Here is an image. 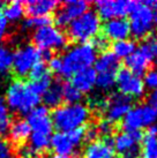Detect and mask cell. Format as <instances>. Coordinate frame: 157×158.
Masks as SVG:
<instances>
[{
	"label": "cell",
	"instance_id": "44",
	"mask_svg": "<svg viewBox=\"0 0 157 158\" xmlns=\"http://www.w3.org/2000/svg\"><path fill=\"white\" fill-rule=\"evenodd\" d=\"M52 158H78L75 155H72V156H60V155H56V156H53Z\"/></svg>",
	"mask_w": 157,
	"mask_h": 158
},
{
	"label": "cell",
	"instance_id": "10",
	"mask_svg": "<svg viewBox=\"0 0 157 158\" xmlns=\"http://www.w3.org/2000/svg\"><path fill=\"white\" fill-rule=\"evenodd\" d=\"M116 83L120 94L131 98H141L144 94V84L141 77L136 76L125 66H120L116 74Z\"/></svg>",
	"mask_w": 157,
	"mask_h": 158
},
{
	"label": "cell",
	"instance_id": "34",
	"mask_svg": "<svg viewBox=\"0 0 157 158\" xmlns=\"http://www.w3.org/2000/svg\"><path fill=\"white\" fill-rule=\"evenodd\" d=\"M50 69H49L48 65L44 61H38L37 64L34 65V67L30 69L29 72V77H30L31 81H37V80H40L50 75Z\"/></svg>",
	"mask_w": 157,
	"mask_h": 158
},
{
	"label": "cell",
	"instance_id": "46",
	"mask_svg": "<svg viewBox=\"0 0 157 158\" xmlns=\"http://www.w3.org/2000/svg\"><path fill=\"white\" fill-rule=\"evenodd\" d=\"M112 158H114V157H112Z\"/></svg>",
	"mask_w": 157,
	"mask_h": 158
},
{
	"label": "cell",
	"instance_id": "27",
	"mask_svg": "<svg viewBox=\"0 0 157 158\" xmlns=\"http://www.w3.org/2000/svg\"><path fill=\"white\" fill-rule=\"evenodd\" d=\"M24 4L21 1H12L9 4H6L4 8V18L7 21H19L24 14Z\"/></svg>",
	"mask_w": 157,
	"mask_h": 158
},
{
	"label": "cell",
	"instance_id": "37",
	"mask_svg": "<svg viewBox=\"0 0 157 158\" xmlns=\"http://www.w3.org/2000/svg\"><path fill=\"white\" fill-rule=\"evenodd\" d=\"M18 156L20 158H40L42 155L34 150L29 144H24L19 147L18 150Z\"/></svg>",
	"mask_w": 157,
	"mask_h": 158
},
{
	"label": "cell",
	"instance_id": "6",
	"mask_svg": "<svg viewBox=\"0 0 157 158\" xmlns=\"http://www.w3.org/2000/svg\"><path fill=\"white\" fill-rule=\"evenodd\" d=\"M32 42L35 44L34 46L40 51L48 50L53 52L57 50L65 48L68 43V38L60 29L52 26H46L36 29L32 35Z\"/></svg>",
	"mask_w": 157,
	"mask_h": 158
},
{
	"label": "cell",
	"instance_id": "19",
	"mask_svg": "<svg viewBox=\"0 0 157 158\" xmlns=\"http://www.w3.org/2000/svg\"><path fill=\"white\" fill-rule=\"evenodd\" d=\"M8 131L11 142L18 148L24 144V142L28 140V137L31 134V129L29 127V125L27 123V120H23V119L14 120V123H11V127Z\"/></svg>",
	"mask_w": 157,
	"mask_h": 158
},
{
	"label": "cell",
	"instance_id": "43",
	"mask_svg": "<svg viewBox=\"0 0 157 158\" xmlns=\"http://www.w3.org/2000/svg\"><path fill=\"white\" fill-rule=\"evenodd\" d=\"M142 4L151 9L154 13H157V0H154V1L153 0H146V1H142Z\"/></svg>",
	"mask_w": 157,
	"mask_h": 158
},
{
	"label": "cell",
	"instance_id": "18",
	"mask_svg": "<svg viewBox=\"0 0 157 158\" xmlns=\"http://www.w3.org/2000/svg\"><path fill=\"white\" fill-rule=\"evenodd\" d=\"M50 147L57 155L60 156H72L74 154L75 149L78 145L74 143L73 139L67 133L57 132L51 137L50 141Z\"/></svg>",
	"mask_w": 157,
	"mask_h": 158
},
{
	"label": "cell",
	"instance_id": "2",
	"mask_svg": "<svg viewBox=\"0 0 157 158\" xmlns=\"http://www.w3.org/2000/svg\"><path fill=\"white\" fill-rule=\"evenodd\" d=\"M96 61V51L89 43L74 46L61 58L60 75L64 77H72L75 73L89 68Z\"/></svg>",
	"mask_w": 157,
	"mask_h": 158
},
{
	"label": "cell",
	"instance_id": "31",
	"mask_svg": "<svg viewBox=\"0 0 157 158\" xmlns=\"http://www.w3.org/2000/svg\"><path fill=\"white\" fill-rule=\"evenodd\" d=\"M12 118L6 102L0 97V134H5L11 127Z\"/></svg>",
	"mask_w": 157,
	"mask_h": 158
},
{
	"label": "cell",
	"instance_id": "26",
	"mask_svg": "<svg viewBox=\"0 0 157 158\" xmlns=\"http://www.w3.org/2000/svg\"><path fill=\"white\" fill-rule=\"evenodd\" d=\"M141 145V158H157V136L143 133Z\"/></svg>",
	"mask_w": 157,
	"mask_h": 158
},
{
	"label": "cell",
	"instance_id": "35",
	"mask_svg": "<svg viewBox=\"0 0 157 158\" xmlns=\"http://www.w3.org/2000/svg\"><path fill=\"white\" fill-rule=\"evenodd\" d=\"M89 44L91 45L92 48H95V51H98L100 53H104L106 52L110 48V40L105 37L102 31L97 36H95L94 38L90 40V43Z\"/></svg>",
	"mask_w": 157,
	"mask_h": 158
},
{
	"label": "cell",
	"instance_id": "42",
	"mask_svg": "<svg viewBox=\"0 0 157 158\" xmlns=\"http://www.w3.org/2000/svg\"><path fill=\"white\" fill-rule=\"evenodd\" d=\"M147 102H148V105L157 111V90H154L153 92L149 94L147 97Z\"/></svg>",
	"mask_w": 157,
	"mask_h": 158
},
{
	"label": "cell",
	"instance_id": "40",
	"mask_svg": "<svg viewBox=\"0 0 157 158\" xmlns=\"http://www.w3.org/2000/svg\"><path fill=\"white\" fill-rule=\"evenodd\" d=\"M61 66H62V62H61L60 57H53L52 59L49 61V69L54 72L56 74L60 75Z\"/></svg>",
	"mask_w": 157,
	"mask_h": 158
},
{
	"label": "cell",
	"instance_id": "1",
	"mask_svg": "<svg viewBox=\"0 0 157 158\" xmlns=\"http://www.w3.org/2000/svg\"><path fill=\"white\" fill-rule=\"evenodd\" d=\"M90 119V110L81 103L66 104L54 109L51 114L53 127L58 132L67 133L76 128L83 127V125Z\"/></svg>",
	"mask_w": 157,
	"mask_h": 158
},
{
	"label": "cell",
	"instance_id": "20",
	"mask_svg": "<svg viewBox=\"0 0 157 158\" xmlns=\"http://www.w3.org/2000/svg\"><path fill=\"white\" fill-rule=\"evenodd\" d=\"M26 8L24 10L27 14L34 16H43V15H50V13L57 8L60 2L54 0H30L24 2Z\"/></svg>",
	"mask_w": 157,
	"mask_h": 158
},
{
	"label": "cell",
	"instance_id": "30",
	"mask_svg": "<svg viewBox=\"0 0 157 158\" xmlns=\"http://www.w3.org/2000/svg\"><path fill=\"white\" fill-rule=\"evenodd\" d=\"M62 98L66 104H78L82 101L83 95L70 83H62Z\"/></svg>",
	"mask_w": 157,
	"mask_h": 158
},
{
	"label": "cell",
	"instance_id": "3",
	"mask_svg": "<svg viewBox=\"0 0 157 158\" xmlns=\"http://www.w3.org/2000/svg\"><path fill=\"white\" fill-rule=\"evenodd\" d=\"M6 103L12 110L22 114H28L40 103V96L31 91L28 83L22 80H15L7 89Z\"/></svg>",
	"mask_w": 157,
	"mask_h": 158
},
{
	"label": "cell",
	"instance_id": "24",
	"mask_svg": "<svg viewBox=\"0 0 157 158\" xmlns=\"http://www.w3.org/2000/svg\"><path fill=\"white\" fill-rule=\"evenodd\" d=\"M112 53L119 59V58H127L136 50V43L134 40H125L114 42L112 45Z\"/></svg>",
	"mask_w": 157,
	"mask_h": 158
},
{
	"label": "cell",
	"instance_id": "8",
	"mask_svg": "<svg viewBox=\"0 0 157 158\" xmlns=\"http://www.w3.org/2000/svg\"><path fill=\"white\" fill-rule=\"evenodd\" d=\"M40 60V50H38L36 46L28 44L19 48L13 53L12 68L14 70V74L18 77H24L29 74L34 65Z\"/></svg>",
	"mask_w": 157,
	"mask_h": 158
},
{
	"label": "cell",
	"instance_id": "32",
	"mask_svg": "<svg viewBox=\"0 0 157 158\" xmlns=\"http://www.w3.org/2000/svg\"><path fill=\"white\" fill-rule=\"evenodd\" d=\"M13 52L5 46H0V75L6 74L12 68Z\"/></svg>",
	"mask_w": 157,
	"mask_h": 158
},
{
	"label": "cell",
	"instance_id": "39",
	"mask_svg": "<svg viewBox=\"0 0 157 158\" xmlns=\"http://www.w3.org/2000/svg\"><path fill=\"white\" fill-rule=\"evenodd\" d=\"M0 158H13L12 148L6 141L0 140Z\"/></svg>",
	"mask_w": 157,
	"mask_h": 158
},
{
	"label": "cell",
	"instance_id": "7",
	"mask_svg": "<svg viewBox=\"0 0 157 158\" xmlns=\"http://www.w3.org/2000/svg\"><path fill=\"white\" fill-rule=\"evenodd\" d=\"M157 119V111L148 104H141L135 109H131L124 117L120 127L124 131H141L142 127L154 125Z\"/></svg>",
	"mask_w": 157,
	"mask_h": 158
},
{
	"label": "cell",
	"instance_id": "17",
	"mask_svg": "<svg viewBox=\"0 0 157 158\" xmlns=\"http://www.w3.org/2000/svg\"><path fill=\"white\" fill-rule=\"evenodd\" d=\"M96 76V70L91 68V67H89V68H86V69L75 73L70 77V84L76 90L81 92L82 95L83 94H88L89 91H91V89L95 85Z\"/></svg>",
	"mask_w": 157,
	"mask_h": 158
},
{
	"label": "cell",
	"instance_id": "16",
	"mask_svg": "<svg viewBox=\"0 0 157 158\" xmlns=\"http://www.w3.org/2000/svg\"><path fill=\"white\" fill-rule=\"evenodd\" d=\"M102 34L109 40H125L131 35L129 23L126 19H113L109 20L103 24Z\"/></svg>",
	"mask_w": 157,
	"mask_h": 158
},
{
	"label": "cell",
	"instance_id": "12",
	"mask_svg": "<svg viewBox=\"0 0 157 158\" xmlns=\"http://www.w3.org/2000/svg\"><path fill=\"white\" fill-rule=\"evenodd\" d=\"M154 61V56L150 52L148 46L142 43L138 50H135L129 57L126 58L125 60V67L128 70L136 76L141 77L143 74H146L151 67Z\"/></svg>",
	"mask_w": 157,
	"mask_h": 158
},
{
	"label": "cell",
	"instance_id": "4",
	"mask_svg": "<svg viewBox=\"0 0 157 158\" xmlns=\"http://www.w3.org/2000/svg\"><path fill=\"white\" fill-rule=\"evenodd\" d=\"M100 19L95 10L89 9L67 27V38L70 42L86 43L100 32Z\"/></svg>",
	"mask_w": 157,
	"mask_h": 158
},
{
	"label": "cell",
	"instance_id": "29",
	"mask_svg": "<svg viewBox=\"0 0 157 158\" xmlns=\"http://www.w3.org/2000/svg\"><path fill=\"white\" fill-rule=\"evenodd\" d=\"M53 19L51 15H43V16H34V18L26 19L22 23L23 29H39L42 27L51 26Z\"/></svg>",
	"mask_w": 157,
	"mask_h": 158
},
{
	"label": "cell",
	"instance_id": "36",
	"mask_svg": "<svg viewBox=\"0 0 157 158\" xmlns=\"http://www.w3.org/2000/svg\"><path fill=\"white\" fill-rule=\"evenodd\" d=\"M143 84H146L148 88L157 90V67L153 66L146 73Z\"/></svg>",
	"mask_w": 157,
	"mask_h": 158
},
{
	"label": "cell",
	"instance_id": "22",
	"mask_svg": "<svg viewBox=\"0 0 157 158\" xmlns=\"http://www.w3.org/2000/svg\"><path fill=\"white\" fill-rule=\"evenodd\" d=\"M120 61L112 51H106L104 53H100L98 59L95 61V68L96 73H105V72H118L120 68Z\"/></svg>",
	"mask_w": 157,
	"mask_h": 158
},
{
	"label": "cell",
	"instance_id": "33",
	"mask_svg": "<svg viewBox=\"0 0 157 158\" xmlns=\"http://www.w3.org/2000/svg\"><path fill=\"white\" fill-rule=\"evenodd\" d=\"M51 83H52V76H51V74H50V75H48V76H45V77H43V79H40V80H37V81H31L28 85H29L30 90L34 92V94L40 96V95H43L44 92L48 90L49 87L51 85Z\"/></svg>",
	"mask_w": 157,
	"mask_h": 158
},
{
	"label": "cell",
	"instance_id": "13",
	"mask_svg": "<svg viewBox=\"0 0 157 158\" xmlns=\"http://www.w3.org/2000/svg\"><path fill=\"white\" fill-rule=\"evenodd\" d=\"M95 7L98 18L104 21L124 19L128 14V1L124 0H100L95 2Z\"/></svg>",
	"mask_w": 157,
	"mask_h": 158
},
{
	"label": "cell",
	"instance_id": "25",
	"mask_svg": "<svg viewBox=\"0 0 157 158\" xmlns=\"http://www.w3.org/2000/svg\"><path fill=\"white\" fill-rule=\"evenodd\" d=\"M29 137H30V143H29V145L34 150H36L37 152L43 155L49 150V148H50V141H51V137L49 135L32 132Z\"/></svg>",
	"mask_w": 157,
	"mask_h": 158
},
{
	"label": "cell",
	"instance_id": "5",
	"mask_svg": "<svg viewBox=\"0 0 157 158\" xmlns=\"http://www.w3.org/2000/svg\"><path fill=\"white\" fill-rule=\"evenodd\" d=\"M129 31L135 40L143 42L148 37L154 28V13L150 8L138 1L135 8L129 14Z\"/></svg>",
	"mask_w": 157,
	"mask_h": 158
},
{
	"label": "cell",
	"instance_id": "9",
	"mask_svg": "<svg viewBox=\"0 0 157 158\" xmlns=\"http://www.w3.org/2000/svg\"><path fill=\"white\" fill-rule=\"evenodd\" d=\"M133 98L126 96L120 92H113L106 98L104 112V120L113 125H120L119 121L121 120L128 111L132 109Z\"/></svg>",
	"mask_w": 157,
	"mask_h": 158
},
{
	"label": "cell",
	"instance_id": "45",
	"mask_svg": "<svg viewBox=\"0 0 157 158\" xmlns=\"http://www.w3.org/2000/svg\"><path fill=\"white\" fill-rule=\"evenodd\" d=\"M5 6H6V4H5V2H2V1H0V13L4 10Z\"/></svg>",
	"mask_w": 157,
	"mask_h": 158
},
{
	"label": "cell",
	"instance_id": "15",
	"mask_svg": "<svg viewBox=\"0 0 157 158\" xmlns=\"http://www.w3.org/2000/svg\"><path fill=\"white\" fill-rule=\"evenodd\" d=\"M113 155V136H108L88 143L83 152V158H112Z\"/></svg>",
	"mask_w": 157,
	"mask_h": 158
},
{
	"label": "cell",
	"instance_id": "28",
	"mask_svg": "<svg viewBox=\"0 0 157 158\" xmlns=\"http://www.w3.org/2000/svg\"><path fill=\"white\" fill-rule=\"evenodd\" d=\"M116 74H117V72L98 73L96 76V82H95L97 88L100 90H103V91L111 90L116 84Z\"/></svg>",
	"mask_w": 157,
	"mask_h": 158
},
{
	"label": "cell",
	"instance_id": "23",
	"mask_svg": "<svg viewBox=\"0 0 157 158\" xmlns=\"http://www.w3.org/2000/svg\"><path fill=\"white\" fill-rule=\"evenodd\" d=\"M113 143H114V150H117V152L119 155L124 154L125 151L131 149L132 147H134V145L141 144V143L136 142L132 137L129 133L125 132V131L122 133H117L113 136Z\"/></svg>",
	"mask_w": 157,
	"mask_h": 158
},
{
	"label": "cell",
	"instance_id": "38",
	"mask_svg": "<svg viewBox=\"0 0 157 158\" xmlns=\"http://www.w3.org/2000/svg\"><path fill=\"white\" fill-rule=\"evenodd\" d=\"M148 46L150 52L153 53L154 58L157 57V32H153L142 42Z\"/></svg>",
	"mask_w": 157,
	"mask_h": 158
},
{
	"label": "cell",
	"instance_id": "11",
	"mask_svg": "<svg viewBox=\"0 0 157 158\" xmlns=\"http://www.w3.org/2000/svg\"><path fill=\"white\" fill-rule=\"evenodd\" d=\"M91 2L84 1V0H70L60 2V7L54 15L53 21L60 28H67L72 21L80 18L82 14L89 10V6Z\"/></svg>",
	"mask_w": 157,
	"mask_h": 158
},
{
	"label": "cell",
	"instance_id": "14",
	"mask_svg": "<svg viewBox=\"0 0 157 158\" xmlns=\"http://www.w3.org/2000/svg\"><path fill=\"white\" fill-rule=\"evenodd\" d=\"M27 123L34 133H40L45 135H51L53 125L51 121L49 109L45 106H36L28 113Z\"/></svg>",
	"mask_w": 157,
	"mask_h": 158
},
{
	"label": "cell",
	"instance_id": "41",
	"mask_svg": "<svg viewBox=\"0 0 157 158\" xmlns=\"http://www.w3.org/2000/svg\"><path fill=\"white\" fill-rule=\"evenodd\" d=\"M6 31H7V20L4 18L2 13H0V40H2L5 37Z\"/></svg>",
	"mask_w": 157,
	"mask_h": 158
},
{
	"label": "cell",
	"instance_id": "21",
	"mask_svg": "<svg viewBox=\"0 0 157 158\" xmlns=\"http://www.w3.org/2000/svg\"><path fill=\"white\" fill-rule=\"evenodd\" d=\"M43 102L45 107H52L57 109L61 106V103L64 102L62 98V83L60 80H57L51 83L49 89L43 94Z\"/></svg>",
	"mask_w": 157,
	"mask_h": 158
}]
</instances>
